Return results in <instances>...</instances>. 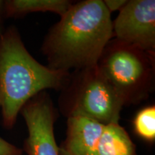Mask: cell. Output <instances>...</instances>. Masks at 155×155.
<instances>
[{"instance_id":"5bb4252c","label":"cell","mask_w":155,"mask_h":155,"mask_svg":"<svg viewBox=\"0 0 155 155\" xmlns=\"http://www.w3.org/2000/svg\"><path fill=\"white\" fill-rule=\"evenodd\" d=\"M59 154L60 155H71V154H68V153L65 152V150H63V149L61 148V147H59Z\"/></svg>"},{"instance_id":"4fadbf2b","label":"cell","mask_w":155,"mask_h":155,"mask_svg":"<svg viewBox=\"0 0 155 155\" xmlns=\"http://www.w3.org/2000/svg\"><path fill=\"white\" fill-rule=\"evenodd\" d=\"M3 17H4V1L0 0V35H2L5 30L4 27Z\"/></svg>"},{"instance_id":"30bf717a","label":"cell","mask_w":155,"mask_h":155,"mask_svg":"<svg viewBox=\"0 0 155 155\" xmlns=\"http://www.w3.org/2000/svg\"><path fill=\"white\" fill-rule=\"evenodd\" d=\"M135 133L144 140L153 142L155 140V106H149L140 110L133 122Z\"/></svg>"},{"instance_id":"6da1fadb","label":"cell","mask_w":155,"mask_h":155,"mask_svg":"<svg viewBox=\"0 0 155 155\" xmlns=\"http://www.w3.org/2000/svg\"><path fill=\"white\" fill-rule=\"evenodd\" d=\"M114 38L113 21L103 0L73 3L48 30L41 50L50 68L63 72L97 65Z\"/></svg>"},{"instance_id":"7a4b0ae2","label":"cell","mask_w":155,"mask_h":155,"mask_svg":"<svg viewBox=\"0 0 155 155\" xmlns=\"http://www.w3.org/2000/svg\"><path fill=\"white\" fill-rule=\"evenodd\" d=\"M71 72L55 71L35 59L20 33L11 25L0 35V112L3 127L12 129L23 106L48 89L61 91Z\"/></svg>"},{"instance_id":"277c9868","label":"cell","mask_w":155,"mask_h":155,"mask_svg":"<svg viewBox=\"0 0 155 155\" xmlns=\"http://www.w3.org/2000/svg\"><path fill=\"white\" fill-rule=\"evenodd\" d=\"M58 97V110L66 118L84 116L104 125L119 122L124 104L97 65L71 71Z\"/></svg>"},{"instance_id":"7c38bea8","label":"cell","mask_w":155,"mask_h":155,"mask_svg":"<svg viewBox=\"0 0 155 155\" xmlns=\"http://www.w3.org/2000/svg\"><path fill=\"white\" fill-rule=\"evenodd\" d=\"M127 2L128 0H104V3L108 12L111 14L112 12L121 10Z\"/></svg>"},{"instance_id":"52a82bcc","label":"cell","mask_w":155,"mask_h":155,"mask_svg":"<svg viewBox=\"0 0 155 155\" xmlns=\"http://www.w3.org/2000/svg\"><path fill=\"white\" fill-rule=\"evenodd\" d=\"M104 126L84 116L67 118L66 138L60 147L71 155H98Z\"/></svg>"},{"instance_id":"8fae6325","label":"cell","mask_w":155,"mask_h":155,"mask_svg":"<svg viewBox=\"0 0 155 155\" xmlns=\"http://www.w3.org/2000/svg\"><path fill=\"white\" fill-rule=\"evenodd\" d=\"M22 149L0 137V155H22Z\"/></svg>"},{"instance_id":"3957f363","label":"cell","mask_w":155,"mask_h":155,"mask_svg":"<svg viewBox=\"0 0 155 155\" xmlns=\"http://www.w3.org/2000/svg\"><path fill=\"white\" fill-rule=\"evenodd\" d=\"M155 53L113 38L106 44L97 66L124 106L148 98L154 87Z\"/></svg>"},{"instance_id":"ba28073f","label":"cell","mask_w":155,"mask_h":155,"mask_svg":"<svg viewBox=\"0 0 155 155\" xmlns=\"http://www.w3.org/2000/svg\"><path fill=\"white\" fill-rule=\"evenodd\" d=\"M72 5L69 0H7L4 1V17L19 18L30 13L46 12L61 17Z\"/></svg>"},{"instance_id":"5b68a950","label":"cell","mask_w":155,"mask_h":155,"mask_svg":"<svg viewBox=\"0 0 155 155\" xmlns=\"http://www.w3.org/2000/svg\"><path fill=\"white\" fill-rule=\"evenodd\" d=\"M20 114L28 131L23 152L28 155H60L54 134L58 110L50 94L46 91L39 93L23 106Z\"/></svg>"},{"instance_id":"9c48e42d","label":"cell","mask_w":155,"mask_h":155,"mask_svg":"<svg viewBox=\"0 0 155 155\" xmlns=\"http://www.w3.org/2000/svg\"><path fill=\"white\" fill-rule=\"evenodd\" d=\"M98 155H137L136 145L119 122L104 126L98 145Z\"/></svg>"},{"instance_id":"8992f818","label":"cell","mask_w":155,"mask_h":155,"mask_svg":"<svg viewBox=\"0 0 155 155\" xmlns=\"http://www.w3.org/2000/svg\"><path fill=\"white\" fill-rule=\"evenodd\" d=\"M114 38L155 53V1L129 0L113 21Z\"/></svg>"}]
</instances>
